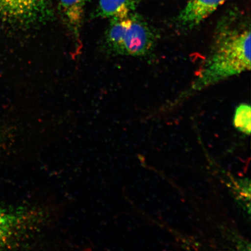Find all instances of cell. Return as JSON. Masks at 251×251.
<instances>
[{"instance_id": "cell-1", "label": "cell", "mask_w": 251, "mask_h": 251, "mask_svg": "<svg viewBox=\"0 0 251 251\" xmlns=\"http://www.w3.org/2000/svg\"><path fill=\"white\" fill-rule=\"evenodd\" d=\"M250 24L232 17L220 21L211 50L187 93L199 92L251 70Z\"/></svg>"}, {"instance_id": "cell-2", "label": "cell", "mask_w": 251, "mask_h": 251, "mask_svg": "<svg viewBox=\"0 0 251 251\" xmlns=\"http://www.w3.org/2000/svg\"><path fill=\"white\" fill-rule=\"evenodd\" d=\"M155 42V34L149 24L134 12L110 19L103 45L109 54L142 56L151 51Z\"/></svg>"}, {"instance_id": "cell-3", "label": "cell", "mask_w": 251, "mask_h": 251, "mask_svg": "<svg viewBox=\"0 0 251 251\" xmlns=\"http://www.w3.org/2000/svg\"><path fill=\"white\" fill-rule=\"evenodd\" d=\"M52 17L50 0H0V19L9 23L34 26Z\"/></svg>"}, {"instance_id": "cell-4", "label": "cell", "mask_w": 251, "mask_h": 251, "mask_svg": "<svg viewBox=\"0 0 251 251\" xmlns=\"http://www.w3.org/2000/svg\"><path fill=\"white\" fill-rule=\"evenodd\" d=\"M226 0H188L177 18L181 29H191L209 17Z\"/></svg>"}, {"instance_id": "cell-5", "label": "cell", "mask_w": 251, "mask_h": 251, "mask_svg": "<svg viewBox=\"0 0 251 251\" xmlns=\"http://www.w3.org/2000/svg\"><path fill=\"white\" fill-rule=\"evenodd\" d=\"M89 0H59V11L66 26L76 40L80 43V33L85 7Z\"/></svg>"}, {"instance_id": "cell-6", "label": "cell", "mask_w": 251, "mask_h": 251, "mask_svg": "<svg viewBox=\"0 0 251 251\" xmlns=\"http://www.w3.org/2000/svg\"><path fill=\"white\" fill-rule=\"evenodd\" d=\"M138 0H99L94 18L124 17L135 12Z\"/></svg>"}, {"instance_id": "cell-7", "label": "cell", "mask_w": 251, "mask_h": 251, "mask_svg": "<svg viewBox=\"0 0 251 251\" xmlns=\"http://www.w3.org/2000/svg\"><path fill=\"white\" fill-rule=\"evenodd\" d=\"M16 219L0 208V250L7 246L11 239Z\"/></svg>"}, {"instance_id": "cell-8", "label": "cell", "mask_w": 251, "mask_h": 251, "mask_svg": "<svg viewBox=\"0 0 251 251\" xmlns=\"http://www.w3.org/2000/svg\"><path fill=\"white\" fill-rule=\"evenodd\" d=\"M251 108L248 103H241L235 109L234 117V126L245 134L251 133Z\"/></svg>"}]
</instances>
